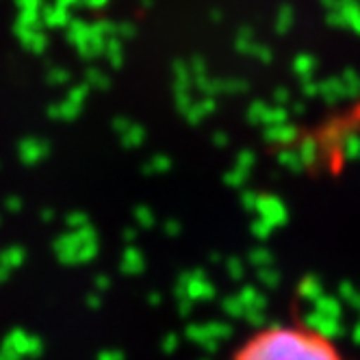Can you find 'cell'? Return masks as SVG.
<instances>
[{
    "label": "cell",
    "instance_id": "obj_1",
    "mask_svg": "<svg viewBox=\"0 0 360 360\" xmlns=\"http://www.w3.org/2000/svg\"><path fill=\"white\" fill-rule=\"evenodd\" d=\"M230 360H343V354L313 328L278 323L250 334Z\"/></svg>",
    "mask_w": 360,
    "mask_h": 360
},
{
    "label": "cell",
    "instance_id": "obj_2",
    "mask_svg": "<svg viewBox=\"0 0 360 360\" xmlns=\"http://www.w3.org/2000/svg\"><path fill=\"white\" fill-rule=\"evenodd\" d=\"M46 154H48V143L37 139V137H27V139H22L18 143V157L27 167L37 165L39 161H44Z\"/></svg>",
    "mask_w": 360,
    "mask_h": 360
},
{
    "label": "cell",
    "instance_id": "obj_3",
    "mask_svg": "<svg viewBox=\"0 0 360 360\" xmlns=\"http://www.w3.org/2000/svg\"><path fill=\"white\" fill-rule=\"evenodd\" d=\"M5 349H7V354H15V352H22V349L39 352V341L35 337H29L24 330H11L5 337Z\"/></svg>",
    "mask_w": 360,
    "mask_h": 360
},
{
    "label": "cell",
    "instance_id": "obj_4",
    "mask_svg": "<svg viewBox=\"0 0 360 360\" xmlns=\"http://www.w3.org/2000/svg\"><path fill=\"white\" fill-rule=\"evenodd\" d=\"M15 35H18L20 44L27 48L29 53H35V55L44 53L46 46H48L46 37L37 29H27V27H18V24H15Z\"/></svg>",
    "mask_w": 360,
    "mask_h": 360
},
{
    "label": "cell",
    "instance_id": "obj_5",
    "mask_svg": "<svg viewBox=\"0 0 360 360\" xmlns=\"http://www.w3.org/2000/svg\"><path fill=\"white\" fill-rule=\"evenodd\" d=\"M24 261H27V250L22 245H9L0 250V267H5L7 271H15L24 265Z\"/></svg>",
    "mask_w": 360,
    "mask_h": 360
},
{
    "label": "cell",
    "instance_id": "obj_6",
    "mask_svg": "<svg viewBox=\"0 0 360 360\" xmlns=\"http://www.w3.org/2000/svg\"><path fill=\"white\" fill-rule=\"evenodd\" d=\"M5 211L11 213V215L20 213V211H22V198H18V195H7V198H5Z\"/></svg>",
    "mask_w": 360,
    "mask_h": 360
},
{
    "label": "cell",
    "instance_id": "obj_7",
    "mask_svg": "<svg viewBox=\"0 0 360 360\" xmlns=\"http://www.w3.org/2000/svg\"><path fill=\"white\" fill-rule=\"evenodd\" d=\"M63 79H65V74H63V72H59V70H57V72H53V76H50V81H53V83H61Z\"/></svg>",
    "mask_w": 360,
    "mask_h": 360
},
{
    "label": "cell",
    "instance_id": "obj_8",
    "mask_svg": "<svg viewBox=\"0 0 360 360\" xmlns=\"http://www.w3.org/2000/svg\"><path fill=\"white\" fill-rule=\"evenodd\" d=\"M9 276H11V271H7L5 267H0V285H5V282L9 280Z\"/></svg>",
    "mask_w": 360,
    "mask_h": 360
},
{
    "label": "cell",
    "instance_id": "obj_9",
    "mask_svg": "<svg viewBox=\"0 0 360 360\" xmlns=\"http://www.w3.org/2000/svg\"><path fill=\"white\" fill-rule=\"evenodd\" d=\"M41 217H44V219H53V213H50V211H44Z\"/></svg>",
    "mask_w": 360,
    "mask_h": 360
},
{
    "label": "cell",
    "instance_id": "obj_10",
    "mask_svg": "<svg viewBox=\"0 0 360 360\" xmlns=\"http://www.w3.org/2000/svg\"><path fill=\"white\" fill-rule=\"evenodd\" d=\"M0 226H3V217H0Z\"/></svg>",
    "mask_w": 360,
    "mask_h": 360
},
{
    "label": "cell",
    "instance_id": "obj_11",
    "mask_svg": "<svg viewBox=\"0 0 360 360\" xmlns=\"http://www.w3.org/2000/svg\"><path fill=\"white\" fill-rule=\"evenodd\" d=\"M0 167H3V165H0Z\"/></svg>",
    "mask_w": 360,
    "mask_h": 360
}]
</instances>
